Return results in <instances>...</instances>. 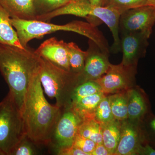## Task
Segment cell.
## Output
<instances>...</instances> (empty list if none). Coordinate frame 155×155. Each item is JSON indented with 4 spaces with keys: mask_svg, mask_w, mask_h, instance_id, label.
<instances>
[{
    "mask_svg": "<svg viewBox=\"0 0 155 155\" xmlns=\"http://www.w3.org/2000/svg\"><path fill=\"white\" fill-rule=\"evenodd\" d=\"M39 68L31 79L21 112L25 134L36 145L51 143L61 108L52 105L45 97L39 77Z\"/></svg>",
    "mask_w": 155,
    "mask_h": 155,
    "instance_id": "6da1fadb",
    "label": "cell"
},
{
    "mask_svg": "<svg viewBox=\"0 0 155 155\" xmlns=\"http://www.w3.org/2000/svg\"><path fill=\"white\" fill-rule=\"evenodd\" d=\"M39 68V58L35 50L0 44V72L21 110L31 81Z\"/></svg>",
    "mask_w": 155,
    "mask_h": 155,
    "instance_id": "7a4b0ae2",
    "label": "cell"
},
{
    "mask_svg": "<svg viewBox=\"0 0 155 155\" xmlns=\"http://www.w3.org/2000/svg\"><path fill=\"white\" fill-rule=\"evenodd\" d=\"M20 43L27 48L28 42L34 38H41L47 34L60 31H72L86 37L94 42L104 52L110 53V48L105 38L97 26L88 22L73 21L64 25H57L46 22L11 18Z\"/></svg>",
    "mask_w": 155,
    "mask_h": 155,
    "instance_id": "3957f363",
    "label": "cell"
},
{
    "mask_svg": "<svg viewBox=\"0 0 155 155\" xmlns=\"http://www.w3.org/2000/svg\"><path fill=\"white\" fill-rule=\"evenodd\" d=\"M71 15L84 17L89 23L97 26L104 22L113 35L114 42L110 52L118 53L121 51L119 22L120 15L116 11L107 7L92 5L88 0H70L69 2L55 11L36 17V19L48 22L58 16Z\"/></svg>",
    "mask_w": 155,
    "mask_h": 155,
    "instance_id": "277c9868",
    "label": "cell"
},
{
    "mask_svg": "<svg viewBox=\"0 0 155 155\" xmlns=\"http://www.w3.org/2000/svg\"><path fill=\"white\" fill-rule=\"evenodd\" d=\"M39 77L46 94L55 98L62 108L71 104L72 93L78 84V75L64 70L39 57Z\"/></svg>",
    "mask_w": 155,
    "mask_h": 155,
    "instance_id": "5b68a950",
    "label": "cell"
},
{
    "mask_svg": "<svg viewBox=\"0 0 155 155\" xmlns=\"http://www.w3.org/2000/svg\"><path fill=\"white\" fill-rule=\"evenodd\" d=\"M25 135L22 112L9 92L0 102V155H10Z\"/></svg>",
    "mask_w": 155,
    "mask_h": 155,
    "instance_id": "8992f818",
    "label": "cell"
},
{
    "mask_svg": "<svg viewBox=\"0 0 155 155\" xmlns=\"http://www.w3.org/2000/svg\"><path fill=\"white\" fill-rule=\"evenodd\" d=\"M81 122L70 105L61 108L50 143H52L57 150L72 146Z\"/></svg>",
    "mask_w": 155,
    "mask_h": 155,
    "instance_id": "52a82bcc",
    "label": "cell"
},
{
    "mask_svg": "<svg viewBox=\"0 0 155 155\" xmlns=\"http://www.w3.org/2000/svg\"><path fill=\"white\" fill-rule=\"evenodd\" d=\"M152 31H140L120 34V49L123 54L121 63L123 65L137 66L139 60L145 56Z\"/></svg>",
    "mask_w": 155,
    "mask_h": 155,
    "instance_id": "ba28073f",
    "label": "cell"
},
{
    "mask_svg": "<svg viewBox=\"0 0 155 155\" xmlns=\"http://www.w3.org/2000/svg\"><path fill=\"white\" fill-rule=\"evenodd\" d=\"M137 67L110 64L107 72L95 81L104 94H114L130 87L134 80Z\"/></svg>",
    "mask_w": 155,
    "mask_h": 155,
    "instance_id": "9c48e42d",
    "label": "cell"
},
{
    "mask_svg": "<svg viewBox=\"0 0 155 155\" xmlns=\"http://www.w3.org/2000/svg\"><path fill=\"white\" fill-rule=\"evenodd\" d=\"M155 24V7L148 5L128 10L120 15L119 34L153 31Z\"/></svg>",
    "mask_w": 155,
    "mask_h": 155,
    "instance_id": "30bf717a",
    "label": "cell"
},
{
    "mask_svg": "<svg viewBox=\"0 0 155 155\" xmlns=\"http://www.w3.org/2000/svg\"><path fill=\"white\" fill-rule=\"evenodd\" d=\"M85 65L82 72L78 75V84L87 81H96L107 72L110 63L109 54L104 52L96 44L90 40Z\"/></svg>",
    "mask_w": 155,
    "mask_h": 155,
    "instance_id": "8fae6325",
    "label": "cell"
},
{
    "mask_svg": "<svg viewBox=\"0 0 155 155\" xmlns=\"http://www.w3.org/2000/svg\"><path fill=\"white\" fill-rule=\"evenodd\" d=\"M121 124V135L114 155H138L140 147L147 143L143 131L134 124L126 121Z\"/></svg>",
    "mask_w": 155,
    "mask_h": 155,
    "instance_id": "7c38bea8",
    "label": "cell"
},
{
    "mask_svg": "<svg viewBox=\"0 0 155 155\" xmlns=\"http://www.w3.org/2000/svg\"><path fill=\"white\" fill-rule=\"evenodd\" d=\"M67 43L51 38L45 41L36 50V54L64 70L70 72Z\"/></svg>",
    "mask_w": 155,
    "mask_h": 155,
    "instance_id": "4fadbf2b",
    "label": "cell"
},
{
    "mask_svg": "<svg viewBox=\"0 0 155 155\" xmlns=\"http://www.w3.org/2000/svg\"><path fill=\"white\" fill-rule=\"evenodd\" d=\"M0 4L11 18L27 20L36 19L33 0H0Z\"/></svg>",
    "mask_w": 155,
    "mask_h": 155,
    "instance_id": "5bb4252c",
    "label": "cell"
},
{
    "mask_svg": "<svg viewBox=\"0 0 155 155\" xmlns=\"http://www.w3.org/2000/svg\"><path fill=\"white\" fill-rule=\"evenodd\" d=\"M103 92H101L85 97L71 103L70 106L81 121L95 119L97 107L101 100L105 96Z\"/></svg>",
    "mask_w": 155,
    "mask_h": 155,
    "instance_id": "9a60e30c",
    "label": "cell"
},
{
    "mask_svg": "<svg viewBox=\"0 0 155 155\" xmlns=\"http://www.w3.org/2000/svg\"><path fill=\"white\" fill-rule=\"evenodd\" d=\"M11 18L7 11L0 4V44L14 46L22 49L24 48L19 41L15 28L11 23Z\"/></svg>",
    "mask_w": 155,
    "mask_h": 155,
    "instance_id": "2e32d148",
    "label": "cell"
},
{
    "mask_svg": "<svg viewBox=\"0 0 155 155\" xmlns=\"http://www.w3.org/2000/svg\"><path fill=\"white\" fill-rule=\"evenodd\" d=\"M126 95L128 119L137 121L141 120L148 110L145 97L141 92L134 89L128 91Z\"/></svg>",
    "mask_w": 155,
    "mask_h": 155,
    "instance_id": "e0dca14e",
    "label": "cell"
},
{
    "mask_svg": "<svg viewBox=\"0 0 155 155\" xmlns=\"http://www.w3.org/2000/svg\"><path fill=\"white\" fill-rule=\"evenodd\" d=\"M102 130L103 143L111 155H114L120 140L121 124L114 120L104 124H101Z\"/></svg>",
    "mask_w": 155,
    "mask_h": 155,
    "instance_id": "ac0fdd59",
    "label": "cell"
},
{
    "mask_svg": "<svg viewBox=\"0 0 155 155\" xmlns=\"http://www.w3.org/2000/svg\"><path fill=\"white\" fill-rule=\"evenodd\" d=\"M67 46L70 72L79 75L84 68L87 51H82L73 42L67 43Z\"/></svg>",
    "mask_w": 155,
    "mask_h": 155,
    "instance_id": "d6986e66",
    "label": "cell"
},
{
    "mask_svg": "<svg viewBox=\"0 0 155 155\" xmlns=\"http://www.w3.org/2000/svg\"><path fill=\"white\" fill-rule=\"evenodd\" d=\"M78 134L92 140L96 144L103 143L101 125L95 119L82 121L78 129Z\"/></svg>",
    "mask_w": 155,
    "mask_h": 155,
    "instance_id": "ffe728a7",
    "label": "cell"
},
{
    "mask_svg": "<svg viewBox=\"0 0 155 155\" xmlns=\"http://www.w3.org/2000/svg\"><path fill=\"white\" fill-rule=\"evenodd\" d=\"M109 97L114 119L123 122L128 118L127 95L123 94H115L109 96Z\"/></svg>",
    "mask_w": 155,
    "mask_h": 155,
    "instance_id": "44dd1931",
    "label": "cell"
},
{
    "mask_svg": "<svg viewBox=\"0 0 155 155\" xmlns=\"http://www.w3.org/2000/svg\"><path fill=\"white\" fill-rule=\"evenodd\" d=\"M101 92H102L101 87L94 81H84L79 84L74 89L71 97V103Z\"/></svg>",
    "mask_w": 155,
    "mask_h": 155,
    "instance_id": "7402d4cb",
    "label": "cell"
},
{
    "mask_svg": "<svg viewBox=\"0 0 155 155\" xmlns=\"http://www.w3.org/2000/svg\"><path fill=\"white\" fill-rule=\"evenodd\" d=\"M150 5L147 0H107L105 6L120 15L125 11L141 6Z\"/></svg>",
    "mask_w": 155,
    "mask_h": 155,
    "instance_id": "603a6c76",
    "label": "cell"
},
{
    "mask_svg": "<svg viewBox=\"0 0 155 155\" xmlns=\"http://www.w3.org/2000/svg\"><path fill=\"white\" fill-rule=\"evenodd\" d=\"M70 0H33L34 7L36 17L48 14L60 8Z\"/></svg>",
    "mask_w": 155,
    "mask_h": 155,
    "instance_id": "cb8c5ba5",
    "label": "cell"
},
{
    "mask_svg": "<svg viewBox=\"0 0 155 155\" xmlns=\"http://www.w3.org/2000/svg\"><path fill=\"white\" fill-rule=\"evenodd\" d=\"M95 119L101 124H104L115 120L110 105L109 96H106L99 103L95 114Z\"/></svg>",
    "mask_w": 155,
    "mask_h": 155,
    "instance_id": "d4e9b609",
    "label": "cell"
},
{
    "mask_svg": "<svg viewBox=\"0 0 155 155\" xmlns=\"http://www.w3.org/2000/svg\"><path fill=\"white\" fill-rule=\"evenodd\" d=\"M35 143L25 135L11 152L10 155H35L38 154Z\"/></svg>",
    "mask_w": 155,
    "mask_h": 155,
    "instance_id": "484cf974",
    "label": "cell"
},
{
    "mask_svg": "<svg viewBox=\"0 0 155 155\" xmlns=\"http://www.w3.org/2000/svg\"><path fill=\"white\" fill-rule=\"evenodd\" d=\"M73 145L80 149L87 155H91L97 144L92 140L84 137L78 133Z\"/></svg>",
    "mask_w": 155,
    "mask_h": 155,
    "instance_id": "4316f807",
    "label": "cell"
},
{
    "mask_svg": "<svg viewBox=\"0 0 155 155\" xmlns=\"http://www.w3.org/2000/svg\"><path fill=\"white\" fill-rule=\"evenodd\" d=\"M57 153L61 155H87L80 149L73 145L69 147L58 150Z\"/></svg>",
    "mask_w": 155,
    "mask_h": 155,
    "instance_id": "83f0119b",
    "label": "cell"
},
{
    "mask_svg": "<svg viewBox=\"0 0 155 155\" xmlns=\"http://www.w3.org/2000/svg\"><path fill=\"white\" fill-rule=\"evenodd\" d=\"M138 155H155V149L149 143H145L140 147Z\"/></svg>",
    "mask_w": 155,
    "mask_h": 155,
    "instance_id": "f1b7e54d",
    "label": "cell"
},
{
    "mask_svg": "<svg viewBox=\"0 0 155 155\" xmlns=\"http://www.w3.org/2000/svg\"><path fill=\"white\" fill-rule=\"evenodd\" d=\"M91 155H112L105 146L102 144H97Z\"/></svg>",
    "mask_w": 155,
    "mask_h": 155,
    "instance_id": "f546056e",
    "label": "cell"
},
{
    "mask_svg": "<svg viewBox=\"0 0 155 155\" xmlns=\"http://www.w3.org/2000/svg\"><path fill=\"white\" fill-rule=\"evenodd\" d=\"M92 5H94L105 7L107 0H88Z\"/></svg>",
    "mask_w": 155,
    "mask_h": 155,
    "instance_id": "4dcf8cb0",
    "label": "cell"
},
{
    "mask_svg": "<svg viewBox=\"0 0 155 155\" xmlns=\"http://www.w3.org/2000/svg\"><path fill=\"white\" fill-rule=\"evenodd\" d=\"M149 126L153 133L155 134V117L151 119L149 122Z\"/></svg>",
    "mask_w": 155,
    "mask_h": 155,
    "instance_id": "1f68e13d",
    "label": "cell"
},
{
    "mask_svg": "<svg viewBox=\"0 0 155 155\" xmlns=\"http://www.w3.org/2000/svg\"><path fill=\"white\" fill-rule=\"evenodd\" d=\"M147 1H148L150 5L155 7V0H147Z\"/></svg>",
    "mask_w": 155,
    "mask_h": 155,
    "instance_id": "d6a6232c",
    "label": "cell"
}]
</instances>
